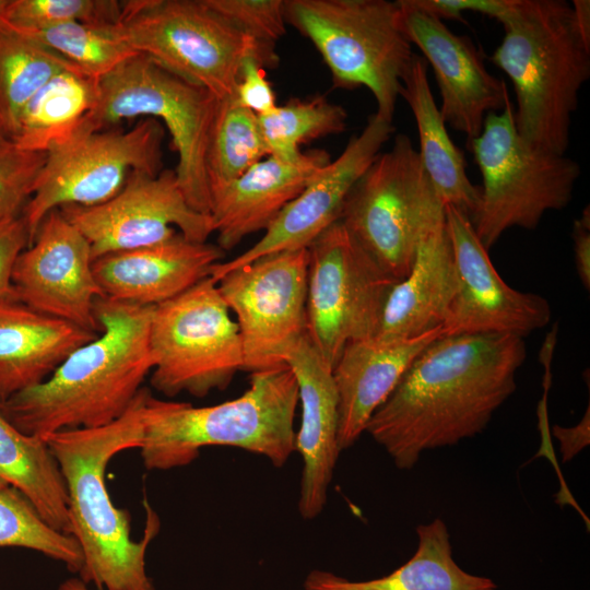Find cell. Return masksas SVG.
Segmentation results:
<instances>
[{
	"mask_svg": "<svg viewBox=\"0 0 590 590\" xmlns=\"http://www.w3.org/2000/svg\"><path fill=\"white\" fill-rule=\"evenodd\" d=\"M526 357L523 338L512 334L439 337L412 362L365 432L399 469H412L424 451L482 433L515 392Z\"/></svg>",
	"mask_w": 590,
	"mask_h": 590,
	"instance_id": "cell-1",
	"label": "cell"
},
{
	"mask_svg": "<svg viewBox=\"0 0 590 590\" xmlns=\"http://www.w3.org/2000/svg\"><path fill=\"white\" fill-rule=\"evenodd\" d=\"M154 306L97 297V335L74 350L42 384L0 404V413L28 436L94 428L132 405L155 361L150 347Z\"/></svg>",
	"mask_w": 590,
	"mask_h": 590,
	"instance_id": "cell-2",
	"label": "cell"
},
{
	"mask_svg": "<svg viewBox=\"0 0 590 590\" xmlns=\"http://www.w3.org/2000/svg\"><path fill=\"white\" fill-rule=\"evenodd\" d=\"M150 393L143 387L130 409L108 425L43 437L64 481L71 535L83 556L79 578L97 590H156L145 557L160 531V518L144 499V534L132 540L129 511L115 506L105 480L107 465L117 453L140 448L142 412Z\"/></svg>",
	"mask_w": 590,
	"mask_h": 590,
	"instance_id": "cell-3",
	"label": "cell"
},
{
	"mask_svg": "<svg viewBox=\"0 0 590 590\" xmlns=\"http://www.w3.org/2000/svg\"><path fill=\"white\" fill-rule=\"evenodd\" d=\"M505 31L491 60L510 79L520 137L540 150L564 155L578 95L590 76V46L565 0H516L499 21Z\"/></svg>",
	"mask_w": 590,
	"mask_h": 590,
	"instance_id": "cell-4",
	"label": "cell"
},
{
	"mask_svg": "<svg viewBox=\"0 0 590 590\" xmlns=\"http://www.w3.org/2000/svg\"><path fill=\"white\" fill-rule=\"evenodd\" d=\"M298 387L286 364L251 373L240 397L211 406L165 401L150 393L142 412L140 455L146 470L193 462L208 446L237 447L284 465L295 451Z\"/></svg>",
	"mask_w": 590,
	"mask_h": 590,
	"instance_id": "cell-5",
	"label": "cell"
},
{
	"mask_svg": "<svg viewBox=\"0 0 590 590\" xmlns=\"http://www.w3.org/2000/svg\"><path fill=\"white\" fill-rule=\"evenodd\" d=\"M284 15L318 50L334 87L368 88L375 114L393 121L414 54L400 28L397 1L284 0Z\"/></svg>",
	"mask_w": 590,
	"mask_h": 590,
	"instance_id": "cell-6",
	"label": "cell"
},
{
	"mask_svg": "<svg viewBox=\"0 0 590 590\" xmlns=\"http://www.w3.org/2000/svg\"><path fill=\"white\" fill-rule=\"evenodd\" d=\"M119 23L130 46L221 99L234 94L248 58L276 67L274 45L240 31L204 0H129Z\"/></svg>",
	"mask_w": 590,
	"mask_h": 590,
	"instance_id": "cell-7",
	"label": "cell"
},
{
	"mask_svg": "<svg viewBox=\"0 0 590 590\" xmlns=\"http://www.w3.org/2000/svg\"><path fill=\"white\" fill-rule=\"evenodd\" d=\"M468 148L483 181L472 224L487 250L507 229H534L546 212L570 202L580 176L578 162L524 141L509 99L502 111L486 115L481 133Z\"/></svg>",
	"mask_w": 590,
	"mask_h": 590,
	"instance_id": "cell-8",
	"label": "cell"
},
{
	"mask_svg": "<svg viewBox=\"0 0 590 590\" xmlns=\"http://www.w3.org/2000/svg\"><path fill=\"white\" fill-rule=\"evenodd\" d=\"M217 102L208 90L138 54L99 79L98 103L82 125L101 131L126 119L158 120L177 153L174 170L187 202L210 215L205 154Z\"/></svg>",
	"mask_w": 590,
	"mask_h": 590,
	"instance_id": "cell-9",
	"label": "cell"
},
{
	"mask_svg": "<svg viewBox=\"0 0 590 590\" xmlns=\"http://www.w3.org/2000/svg\"><path fill=\"white\" fill-rule=\"evenodd\" d=\"M444 220L445 205L417 150L399 133L355 182L339 221L399 282L410 273L422 239Z\"/></svg>",
	"mask_w": 590,
	"mask_h": 590,
	"instance_id": "cell-10",
	"label": "cell"
},
{
	"mask_svg": "<svg viewBox=\"0 0 590 590\" xmlns=\"http://www.w3.org/2000/svg\"><path fill=\"white\" fill-rule=\"evenodd\" d=\"M150 347L151 386L168 398L222 391L244 370L238 326L211 276L154 306Z\"/></svg>",
	"mask_w": 590,
	"mask_h": 590,
	"instance_id": "cell-11",
	"label": "cell"
},
{
	"mask_svg": "<svg viewBox=\"0 0 590 590\" xmlns=\"http://www.w3.org/2000/svg\"><path fill=\"white\" fill-rule=\"evenodd\" d=\"M164 133L163 125L154 118H142L126 131H92L81 125L71 138L48 150L22 212L30 244L50 211L104 203L121 190L133 172L161 173Z\"/></svg>",
	"mask_w": 590,
	"mask_h": 590,
	"instance_id": "cell-12",
	"label": "cell"
},
{
	"mask_svg": "<svg viewBox=\"0 0 590 590\" xmlns=\"http://www.w3.org/2000/svg\"><path fill=\"white\" fill-rule=\"evenodd\" d=\"M307 334L333 368L344 346L375 337L398 281L337 221L309 246Z\"/></svg>",
	"mask_w": 590,
	"mask_h": 590,
	"instance_id": "cell-13",
	"label": "cell"
},
{
	"mask_svg": "<svg viewBox=\"0 0 590 590\" xmlns=\"http://www.w3.org/2000/svg\"><path fill=\"white\" fill-rule=\"evenodd\" d=\"M308 248L262 256L216 282L237 318L244 370L284 365L288 350L307 333Z\"/></svg>",
	"mask_w": 590,
	"mask_h": 590,
	"instance_id": "cell-14",
	"label": "cell"
},
{
	"mask_svg": "<svg viewBox=\"0 0 590 590\" xmlns=\"http://www.w3.org/2000/svg\"><path fill=\"white\" fill-rule=\"evenodd\" d=\"M59 210L87 239L94 260L155 245L177 233L198 243H205L214 233L211 216L187 202L174 169H162L157 175L133 172L106 202Z\"/></svg>",
	"mask_w": 590,
	"mask_h": 590,
	"instance_id": "cell-15",
	"label": "cell"
},
{
	"mask_svg": "<svg viewBox=\"0 0 590 590\" xmlns=\"http://www.w3.org/2000/svg\"><path fill=\"white\" fill-rule=\"evenodd\" d=\"M445 227L458 285L441 337L497 333L526 338L548 324L552 311L547 299L503 281L469 216L445 205Z\"/></svg>",
	"mask_w": 590,
	"mask_h": 590,
	"instance_id": "cell-16",
	"label": "cell"
},
{
	"mask_svg": "<svg viewBox=\"0 0 590 590\" xmlns=\"http://www.w3.org/2000/svg\"><path fill=\"white\" fill-rule=\"evenodd\" d=\"M93 261L87 239L59 209L52 210L16 259L14 296L42 314L99 332L94 304L103 293Z\"/></svg>",
	"mask_w": 590,
	"mask_h": 590,
	"instance_id": "cell-17",
	"label": "cell"
},
{
	"mask_svg": "<svg viewBox=\"0 0 590 590\" xmlns=\"http://www.w3.org/2000/svg\"><path fill=\"white\" fill-rule=\"evenodd\" d=\"M394 132L392 122L377 114L353 135L340 156L324 165L245 252L213 266L217 280L227 271L270 253L308 248L331 224L340 220L347 194Z\"/></svg>",
	"mask_w": 590,
	"mask_h": 590,
	"instance_id": "cell-18",
	"label": "cell"
},
{
	"mask_svg": "<svg viewBox=\"0 0 590 590\" xmlns=\"http://www.w3.org/2000/svg\"><path fill=\"white\" fill-rule=\"evenodd\" d=\"M397 3L403 35L434 71L444 121L470 142L481 133L486 115L505 107L509 99L505 82L487 71L481 50L470 37L452 33L412 0Z\"/></svg>",
	"mask_w": 590,
	"mask_h": 590,
	"instance_id": "cell-19",
	"label": "cell"
},
{
	"mask_svg": "<svg viewBox=\"0 0 590 590\" xmlns=\"http://www.w3.org/2000/svg\"><path fill=\"white\" fill-rule=\"evenodd\" d=\"M284 363L293 370L302 405L295 451L303 460L298 509L304 519L323 510L328 488L341 452L338 441V393L332 367L304 334L286 353Z\"/></svg>",
	"mask_w": 590,
	"mask_h": 590,
	"instance_id": "cell-20",
	"label": "cell"
},
{
	"mask_svg": "<svg viewBox=\"0 0 590 590\" xmlns=\"http://www.w3.org/2000/svg\"><path fill=\"white\" fill-rule=\"evenodd\" d=\"M224 252L177 233L155 245L101 256L93 261V272L103 296L157 306L210 276Z\"/></svg>",
	"mask_w": 590,
	"mask_h": 590,
	"instance_id": "cell-21",
	"label": "cell"
},
{
	"mask_svg": "<svg viewBox=\"0 0 590 590\" xmlns=\"http://www.w3.org/2000/svg\"><path fill=\"white\" fill-rule=\"evenodd\" d=\"M330 161L328 152L315 149L294 161L267 155L253 164L211 198L217 246L229 250L250 234L264 232Z\"/></svg>",
	"mask_w": 590,
	"mask_h": 590,
	"instance_id": "cell-22",
	"label": "cell"
},
{
	"mask_svg": "<svg viewBox=\"0 0 590 590\" xmlns=\"http://www.w3.org/2000/svg\"><path fill=\"white\" fill-rule=\"evenodd\" d=\"M441 328L412 339L371 337L349 342L332 368L338 393L340 449L353 446L366 430L374 412L388 398L402 375Z\"/></svg>",
	"mask_w": 590,
	"mask_h": 590,
	"instance_id": "cell-23",
	"label": "cell"
},
{
	"mask_svg": "<svg viewBox=\"0 0 590 590\" xmlns=\"http://www.w3.org/2000/svg\"><path fill=\"white\" fill-rule=\"evenodd\" d=\"M97 333L42 314L16 298L0 300V404L45 381Z\"/></svg>",
	"mask_w": 590,
	"mask_h": 590,
	"instance_id": "cell-24",
	"label": "cell"
},
{
	"mask_svg": "<svg viewBox=\"0 0 590 590\" xmlns=\"http://www.w3.org/2000/svg\"><path fill=\"white\" fill-rule=\"evenodd\" d=\"M457 285L444 220L425 235L410 273L390 291L375 337L404 340L441 328Z\"/></svg>",
	"mask_w": 590,
	"mask_h": 590,
	"instance_id": "cell-25",
	"label": "cell"
},
{
	"mask_svg": "<svg viewBox=\"0 0 590 590\" xmlns=\"http://www.w3.org/2000/svg\"><path fill=\"white\" fill-rule=\"evenodd\" d=\"M427 62L417 54L402 76L400 96L409 105L418 133V156L444 205H451L472 221L481 199L480 187L467 174L462 151L452 142L433 96Z\"/></svg>",
	"mask_w": 590,
	"mask_h": 590,
	"instance_id": "cell-26",
	"label": "cell"
},
{
	"mask_svg": "<svg viewBox=\"0 0 590 590\" xmlns=\"http://www.w3.org/2000/svg\"><path fill=\"white\" fill-rule=\"evenodd\" d=\"M414 555L391 574L365 581H352L330 571L312 570L305 590H496V583L463 570L453 559L450 534L441 519L416 528Z\"/></svg>",
	"mask_w": 590,
	"mask_h": 590,
	"instance_id": "cell-27",
	"label": "cell"
},
{
	"mask_svg": "<svg viewBox=\"0 0 590 590\" xmlns=\"http://www.w3.org/2000/svg\"><path fill=\"white\" fill-rule=\"evenodd\" d=\"M98 98L99 79L74 67L60 71L27 103L12 142L23 150L46 153L73 135Z\"/></svg>",
	"mask_w": 590,
	"mask_h": 590,
	"instance_id": "cell-28",
	"label": "cell"
},
{
	"mask_svg": "<svg viewBox=\"0 0 590 590\" xmlns=\"http://www.w3.org/2000/svg\"><path fill=\"white\" fill-rule=\"evenodd\" d=\"M4 486L19 489L51 527L71 535L64 481L47 444L23 434L0 413V487Z\"/></svg>",
	"mask_w": 590,
	"mask_h": 590,
	"instance_id": "cell-29",
	"label": "cell"
},
{
	"mask_svg": "<svg viewBox=\"0 0 590 590\" xmlns=\"http://www.w3.org/2000/svg\"><path fill=\"white\" fill-rule=\"evenodd\" d=\"M70 67L33 38L9 26L0 30V126L11 141L31 98L49 79Z\"/></svg>",
	"mask_w": 590,
	"mask_h": 590,
	"instance_id": "cell-30",
	"label": "cell"
},
{
	"mask_svg": "<svg viewBox=\"0 0 590 590\" xmlns=\"http://www.w3.org/2000/svg\"><path fill=\"white\" fill-rule=\"evenodd\" d=\"M267 155L258 115L234 95L219 99L205 154L210 199Z\"/></svg>",
	"mask_w": 590,
	"mask_h": 590,
	"instance_id": "cell-31",
	"label": "cell"
},
{
	"mask_svg": "<svg viewBox=\"0 0 590 590\" xmlns=\"http://www.w3.org/2000/svg\"><path fill=\"white\" fill-rule=\"evenodd\" d=\"M81 72L102 79L138 55L117 22H73L23 33Z\"/></svg>",
	"mask_w": 590,
	"mask_h": 590,
	"instance_id": "cell-32",
	"label": "cell"
},
{
	"mask_svg": "<svg viewBox=\"0 0 590 590\" xmlns=\"http://www.w3.org/2000/svg\"><path fill=\"white\" fill-rule=\"evenodd\" d=\"M258 118L268 155L294 161L302 155L303 143L343 132L347 114L320 96L292 98Z\"/></svg>",
	"mask_w": 590,
	"mask_h": 590,
	"instance_id": "cell-33",
	"label": "cell"
},
{
	"mask_svg": "<svg viewBox=\"0 0 590 590\" xmlns=\"http://www.w3.org/2000/svg\"><path fill=\"white\" fill-rule=\"evenodd\" d=\"M36 551L79 574L83 566L76 540L51 527L35 506L16 488L0 487V547Z\"/></svg>",
	"mask_w": 590,
	"mask_h": 590,
	"instance_id": "cell-34",
	"label": "cell"
},
{
	"mask_svg": "<svg viewBox=\"0 0 590 590\" xmlns=\"http://www.w3.org/2000/svg\"><path fill=\"white\" fill-rule=\"evenodd\" d=\"M122 2L116 0H10L5 21L23 33L73 22H117Z\"/></svg>",
	"mask_w": 590,
	"mask_h": 590,
	"instance_id": "cell-35",
	"label": "cell"
},
{
	"mask_svg": "<svg viewBox=\"0 0 590 590\" xmlns=\"http://www.w3.org/2000/svg\"><path fill=\"white\" fill-rule=\"evenodd\" d=\"M46 160L13 142L0 146V222L22 215Z\"/></svg>",
	"mask_w": 590,
	"mask_h": 590,
	"instance_id": "cell-36",
	"label": "cell"
},
{
	"mask_svg": "<svg viewBox=\"0 0 590 590\" xmlns=\"http://www.w3.org/2000/svg\"><path fill=\"white\" fill-rule=\"evenodd\" d=\"M255 39L274 45L286 33L284 0H204Z\"/></svg>",
	"mask_w": 590,
	"mask_h": 590,
	"instance_id": "cell-37",
	"label": "cell"
},
{
	"mask_svg": "<svg viewBox=\"0 0 590 590\" xmlns=\"http://www.w3.org/2000/svg\"><path fill=\"white\" fill-rule=\"evenodd\" d=\"M233 95L239 105L258 116L269 113L278 105L263 64L252 57L244 62Z\"/></svg>",
	"mask_w": 590,
	"mask_h": 590,
	"instance_id": "cell-38",
	"label": "cell"
},
{
	"mask_svg": "<svg viewBox=\"0 0 590 590\" xmlns=\"http://www.w3.org/2000/svg\"><path fill=\"white\" fill-rule=\"evenodd\" d=\"M413 4L442 20L467 24L464 12H476L498 22L514 8L516 0H412Z\"/></svg>",
	"mask_w": 590,
	"mask_h": 590,
	"instance_id": "cell-39",
	"label": "cell"
},
{
	"mask_svg": "<svg viewBox=\"0 0 590 590\" xmlns=\"http://www.w3.org/2000/svg\"><path fill=\"white\" fill-rule=\"evenodd\" d=\"M28 244L30 236L22 215L0 222V300L15 298L12 286L13 268Z\"/></svg>",
	"mask_w": 590,
	"mask_h": 590,
	"instance_id": "cell-40",
	"label": "cell"
},
{
	"mask_svg": "<svg viewBox=\"0 0 590 590\" xmlns=\"http://www.w3.org/2000/svg\"><path fill=\"white\" fill-rule=\"evenodd\" d=\"M573 241L575 267L583 287L590 288V208L587 205L574 222Z\"/></svg>",
	"mask_w": 590,
	"mask_h": 590,
	"instance_id": "cell-41",
	"label": "cell"
},
{
	"mask_svg": "<svg viewBox=\"0 0 590 590\" xmlns=\"http://www.w3.org/2000/svg\"><path fill=\"white\" fill-rule=\"evenodd\" d=\"M553 435L560 444L563 462L571 460L580 450L589 445L590 408L588 405L580 422L573 427L555 425Z\"/></svg>",
	"mask_w": 590,
	"mask_h": 590,
	"instance_id": "cell-42",
	"label": "cell"
},
{
	"mask_svg": "<svg viewBox=\"0 0 590 590\" xmlns=\"http://www.w3.org/2000/svg\"><path fill=\"white\" fill-rule=\"evenodd\" d=\"M571 8L577 30L582 40L590 46V1L574 0Z\"/></svg>",
	"mask_w": 590,
	"mask_h": 590,
	"instance_id": "cell-43",
	"label": "cell"
},
{
	"mask_svg": "<svg viewBox=\"0 0 590 590\" xmlns=\"http://www.w3.org/2000/svg\"><path fill=\"white\" fill-rule=\"evenodd\" d=\"M57 590H88V587L79 577H71L61 582Z\"/></svg>",
	"mask_w": 590,
	"mask_h": 590,
	"instance_id": "cell-44",
	"label": "cell"
},
{
	"mask_svg": "<svg viewBox=\"0 0 590 590\" xmlns=\"http://www.w3.org/2000/svg\"><path fill=\"white\" fill-rule=\"evenodd\" d=\"M10 0H0V30L8 27L5 12Z\"/></svg>",
	"mask_w": 590,
	"mask_h": 590,
	"instance_id": "cell-45",
	"label": "cell"
},
{
	"mask_svg": "<svg viewBox=\"0 0 590 590\" xmlns=\"http://www.w3.org/2000/svg\"><path fill=\"white\" fill-rule=\"evenodd\" d=\"M12 141L9 139L2 127L0 126V146L5 145L8 143H11Z\"/></svg>",
	"mask_w": 590,
	"mask_h": 590,
	"instance_id": "cell-46",
	"label": "cell"
}]
</instances>
